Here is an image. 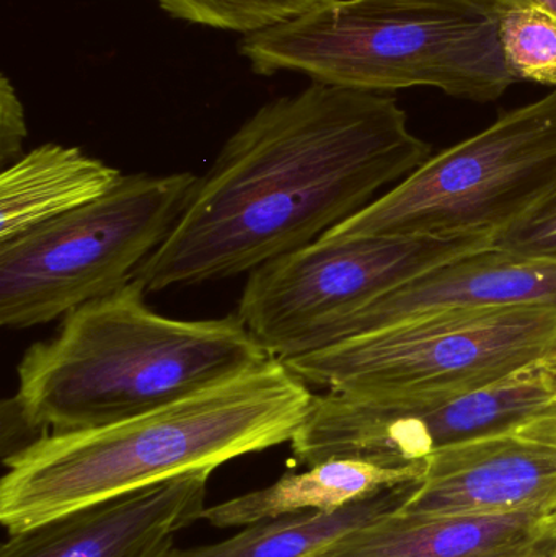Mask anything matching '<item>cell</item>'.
Returning a JSON list of instances; mask_svg holds the SVG:
<instances>
[{
    "instance_id": "obj_1",
    "label": "cell",
    "mask_w": 556,
    "mask_h": 557,
    "mask_svg": "<svg viewBox=\"0 0 556 557\" xmlns=\"http://www.w3.org/2000/svg\"><path fill=\"white\" fill-rule=\"evenodd\" d=\"M430 157L397 98L313 82L228 137L134 278L162 292L251 273L348 221Z\"/></svg>"
},
{
    "instance_id": "obj_2",
    "label": "cell",
    "mask_w": 556,
    "mask_h": 557,
    "mask_svg": "<svg viewBox=\"0 0 556 557\" xmlns=\"http://www.w3.org/2000/svg\"><path fill=\"white\" fill-rule=\"evenodd\" d=\"M313 393L270 359L227 382L103 428L42 435L3 458L9 535L72 510L293 441Z\"/></svg>"
},
{
    "instance_id": "obj_3",
    "label": "cell",
    "mask_w": 556,
    "mask_h": 557,
    "mask_svg": "<svg viewBox=\"0 0 556 557\" xmlns=\"http://www.w3.org/2000/svg\"><path fill=\"white\" fill-rule=\"evenodd\" d=\"M137 278L62 318L16 366V431L69 434L146 414L271 359L237 313L178 320L157 313Z\"/></svg>"
},
{
    "instance_id": "obj_4",
    "label": "cell",
    "mask_w": 556,
    "mask_h": 557,
    "mask_svg": "<svg viewBox=\"0 0 556 557\" xmlns=\"http://www.w3.org/2000/svg\"><path fill=\"white\" fill-rule=\"evenodd\" d=\"M493 0H322L245 35L258 75L299 72L317 84L371 94L433 87L493 103L518 84L499 42Z\"/></svg>"
},
{
    "instance_id": "obj_5",
    "label": "cell",
    "mask_w": 556,
    "mask_h": 557,
    "mask_svg": "<svg viewBox=\"0 0 556 557\" xmlns=\"http://www.w3.org/2000/svg\"><path fill=\"white\" fill-rule=\"evenodd\" d=\"M198 176L123 175L103 198L0 244V323L64 318L133 281L182 215Z\"/></svg>"
},
{
    "instance_id": "obj_6",
    "label": "cell",
    "mask_w": 556,
    "mask_h": 557,
    "mask_svg": "<svg viewBox=\"0 0 556 557\" xmlns=\"http://www.w3.org/2000/svg\"><path fill=\"white\" fill-rule=\"evenodd\" d=\"M556 186V88L449 147L330 237H495Z\"/></svg>"
},
{
    "instance_id": "obj_7",
    "label": "cell",
    "mask_w": 556,
    "mask_h": 557,
    "mask_svg": "<svg viewBox=\"0 0 556 557\" xmlns=\"http://www.w3.org/2000/svg\"><path fill=\"white\" fill-rule=\"evenodd\" d=\"M555 346L556 308H475L349 337L284 366L325 392H472L539 366Z\"/></svg>"
},
{
    "instance_id": "obj_8",
    "label": "cell",
    "mask_w": 556,
    "mask_h": 557,
    "mask_svg": "<svg viewBox=\"0 0 556 557\" xmlns=\"http://www.w3.org/2000/svg\"><path fill=\"white\" fill-rule=\"evenodd\" d=\"M492 245L489 235H322L248 273L237 314L271 359L286 362L319 349L333 323L395 285Z\"/></svg>"
},
{
    "instance_id": "obj_9",
    "label": "cell",
    "mask_w": 556,
    "mask_h": 557,
    "mask_svg": "<svg viewBox=\"0 0 556 557\" xmlns=\"http://www.w3.org/2000/svg\"><path fill=\"white\" fill-rule=\"evenodd\" d=\"M551 373L532 367L472 392L313 395L291 441L294 458L313 467L335 458L410 468L450 445L518 431L554 398Z\"/></svg>"
},
{
    "instance_id": "obj_10",
    "label": "cell",
    "mask_w": 556,
    "mask_h": 557,
    "mask_svg": "<svg viewBox=\"0 0 556 557\" xmlns=\"http://www.w3.org/2000/svg\"><path fill=\"white\" fill-rule=\"evenodd\" d=\"M556 512V445L518 431L450 445L424 460L405 517Z\"/></svg>"
},
{
    "instance_id": "obj_11",
    "label": "cell",
    "mask_w": 556,
    "mask_h": 557,
    "mask_svg": "<svg viewBox=\"0 0 556 557\" xmlns=\"http://www.w3.org/2000/svg\"><path fill=\"white\" fill-rule=\"evenodd\" d=\"M212 471H193L13 533L0 557H170L202 520Z\"/></svg>"
},
{
    "instance_id": "obj_12",
    "label": "cell",
    "mask_w": 556,
    "mask_h": 557,
    "mask_svg": "<svg viewBox=\"0 0 556 557\" xmlns=\"http://www.w3.org/2000/svg\"><path fill=\"white\" fill-rule=\"evenodd\" d=\"M496 307L556 308V261L522 257L493 245L462 255L346 314L323 333L319 349L420 318Z\"/></svg>"
},
{
    "instance_id": "obj_13",
    "label": "cell",
    "mask_w": 556,
    "mask_h": 557,
    "mask_svg": "<svg viewBox=\"0 0 556 557\" xmlns=\"http://www.w3.org/2000/svg\"><path fill=\"white\" fill-rule=\"evenodd\" d=\"M547 513L405 517L392 512L351 530L316 557H535Z\"/></svg>"
},
{
    "instance_id": "obj_14",
    "label": "cell",
    "mask_w": 556,
    "mask_h": 557,
    "mask_svg": "<svg viewBox=\"0 0 556 557\" xmlns=\"http://www.w3.org/2000/svg\"><path fill=\"white\" fill-rule=\"evenodd\" d=\"M123 173L78 147L42 144L2 170L0 244L103 198Z\"/></svg>"
},
{
    "instance_id": "obj_15",
    "label": "cell",
    "mask_w": 556,
    "mask_h": 557,
    "mask_svg": "<svg viewBox=\"0 0 556 557\" xmlns=\"http://www.w3.org/2000/svg\"><path fill=\"white\" fill-rule=\"evenodd\" d=\"M424 461L410 468H385L368 461L335 458L287 473L254 493L206 507L202 520L219 529L248 527L263 520L306 512H336L381 491L420 481Z\"/></svg>"
},
{
    "instance_id": "obj_16",
    "label": "cell",
    "mask_w": 556,
    "mask_h": 557,
    "mask_svg": "<svg viewBox=\"0 0 556 557\" xmlns=\"http://www.w3.org/2000/svg\"><path fill=\"white\" fill-rule=\"evenodd\" d=\"M418 483L420 481L381 491L336 512L294 513L251 523L224 542L175 549L170 557H316L339 536L379 517L397 512Z\"/></svg>"
},
{
    "instance_id": "obj_17",
    "label": "cell",
    "mask_w": 556,
    "mask_h": 557,
    "mask_svg": "<svg viewBox=\"0 0 556 557\" xmlns=\"http://www.w3.org/2000/svg\"><path fill=\"white\" fill-rule=\"evenodd\" d=\"M499 42L516 82L556 88V18L539 9L503 10Z\"/></svg>"
},
{
    "instance_id": "obj_18",
    "label": "cell",
    "mask_w": 556,
    "mask_h": 557,
    "mask_svg": "<svg viewBox=\"0 0 556 557\" xmlns=\"http://www.w3.org/2000/svg\"><path fill=\"white\" fill-rule=\"evenodd\" d=\"M170 16L242 35L306 12L322 0H156Z\"/></svg>"
},
{
    "instance_id": "obj_19",
    "label": "cell",
    "mask_w": 556,
    "mask_h": 557,
    "mask_svg": "<svg viewBox=\"0 0 556 557\" xmlns=\"http://www.w3.org/2000/svg\"><path fill=\"white\" fill-rule=\"evenodd\" d=\"M493 247L522 257L556 261V186L528 214L496 234Z\"/></svg>"
},
{
    "instance_id": "obj_20",
    "label": "cell",
    "mask_w": 556,
    "mask_h": 557,
    "mask_svg": "<svg viewBox=\"0 0 556 557\" xmlns=\"http://www.w3.org/2000/svg\"><path fill=\"white\" fill-rule=\"evenodd\" d=\"M28 136L25 110L7 75L0 77V165H12L22 157L23 140Z\"/></svg>"
},
{
    "instance_id": "obj_21",
    "label": "cell",
    "mask_w": 556,
    "mask_h": 557,
    "mask_svg": "<svg viewBox=\"0 0 556 557\" xmlns=\"http://www.w3.org/2000/svg\"><path fill=\"white\" fill-rule=\"evenodd\" d=\"M535 557H556V513L545 519L534 546Z\"/></svg>"
},
{
    "instance_id": "obj_22",
    "label": "cell",
    "mask_w": 556,
    "mask_h": 557,
    "mask_svg": "<svg viewBox=\"0 0 556 557\" xmlns=\"http://www.w3.org/2000/svg\"><path fill=\"white\" fill-rule=\"evenodd\" d=\"M503 10L539 9L551 13L556 18V0H493Z\"/></svg>"
},
{
    "instance_id": "obj_23",
    "label": "cell",
    "mask_w": 556,
    "mask_h": 557,
    "mask_svg": "<svg viewBox=\"0 0 556 557\" xmlns=\"http://www.w3.org/2000/svg\"><path fill=\"white\" fill-rule=\"evenodd\" d=\"M542 367L551 373L552 379L556 380V346L554 347V350H552L551 356L542 362Z\"/></svg>"
},
{
    "instance_id": "obj_24",
    "label": "cell",
    "mask_w": 556,
    "mask_h": 557,
    "mask_svg": "<svg viewBox=\"0 0 556 557\" xmlns=\"http://www.w3.org/2000/svg\"><path fill=\"white\" fill-rule=\"evenodd\" d=\"M554 382H555V386H556V380H554Z\"/></svg>"
},
{
    "instance_id": "obj_25",
    "label": "cell",
    "mask_w": 556,
    "mask_h": 557,
    "mask_svg": "<svg viewBox=\"0 0 556 557\" xmlns=\"http://www.w3.org/2000/svg\"><path fill=\"white\" fill-rule=\"evenodd\" d=\"M556 513V512H555Z\"/></svg>"
}]
</instances>
